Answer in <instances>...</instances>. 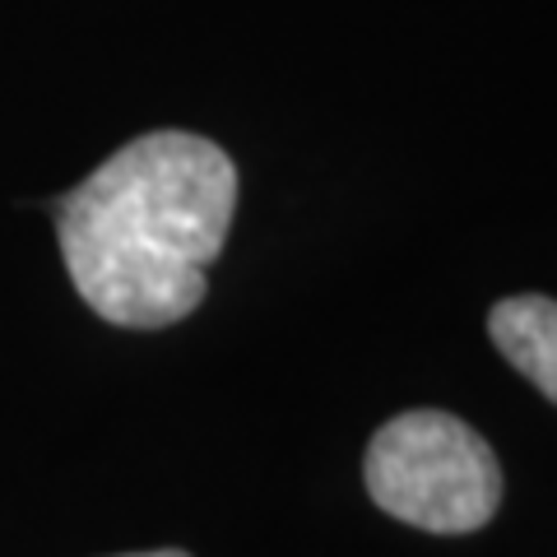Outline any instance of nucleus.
Instances as JSON below:
<instances>
[{"instance_id": "2", "label": "nucleus", "mask_w": 557, "mask_h": 557, "mask_svg": "<svg viewBox=\"0 0 557 557\" xmlns=\"http://www.w3.org/2000/svg\"><path fill=\"white\" fill-rule=\"evenodd\" d=\"M362 483L386 516L428 534H474L502 507L493 446L442 409H413L381 423Z\"/></svg>"}, {"instance_id": "3", "label": "nucleus", "mask_w": 557, "mask_h": 557, "mask_svg": "<svg viewBox=\"0 0 557 557\" xmlns=\"http://www.w3.org/2000/svg\"><path fill=\"white\" fill-rule=\"evenodd\" d=\"M487 335L497 354L557 405V302L544 293H520V298L497 302L487 317Z\"/></svg>"}, {"instance_id": "1", "label": "nucleus", "mask_w": 557, "mask_h": 557, "mask_svg": "<svg viewBox=\"0 0 557 557\" xmlns=\"http://www.w3.org/2000/svg\"><path fill=\"white\" fill-rule=\"evenodd\" d=\"M233 209L237 168L214 139L139 135L57 205L70 284L112 325H177L205 302Z\"/></svg>"}, {"instance_id": "4", "label": "nucleus", "mask_w": 557, "mask_h": 557, "mask_svg": "<svg viewBox=\"0 0 557 557\" xmlns=\"http://www.w3.org/2000/svg\"><path fill=\"white\" fill-rule=\"evenodd\" d=\"M126 557H190L182 548H153V553H126Z\"/></svg>"}]
</instances>
